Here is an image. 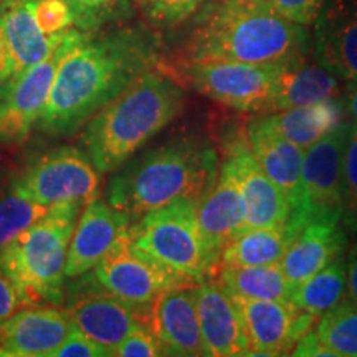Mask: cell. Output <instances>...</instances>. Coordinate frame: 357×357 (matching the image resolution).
<instances>
[{"mask_svg": "<svg viewBox=\"0 0 357 357\" xmlns=\"http://www.w3.org/2000/svg\"><path fill=\"white\" fill-rule=\"evenodd\" d=\"M218 284L225 291L252 300H289L293 288L280 263L260 266L220 263Z\"/></svg>", "mask_w": 357, "mask_h": 357, "instance_id": "obj_27", "label": "cell"}, {"mask_svg": "<svg viewBox=\"0 0 357 357\" xmlns=\"http://www.w3.org/2000/svg\"><path fill=\"white\" fill-rule=\"evenodd\" d=\"M205 356H247L248 334L238 307L218 283L205 280L194 287Z\"/></svg>", "mask_w": 357, "mask_h": 357, "instance_id": "obj_19", "label": "cell"}, {"mask_svg": "<svg viewBox=\"0 0 357 357\" xmlns=\"http://www.w3.org/2000/svg\"><path fill=\"white\" fill-rule=\"evenodd\" d=\"M341 84L337 77L329 73L324 66L312 63L307 56L289 61L283 66L275 83L273 96L266 111H283L300 108L312 102L337 98Z\"/></svg>", "mask_w": 357, "mask_h": 357, "instance_id": "obj_24", "label": "cell"}, {"mask_svg": "<svg viewBox=\"0 0 357 357\" xmlns=\"http://www.w3.org/2000/svg\"><path fill=\"white\" fill-rule=\"evenodd\" d=\"M109 351L105 346L98 344L91 337L71 326L68 336L61 346L55 351L53 357H108Z\"/></svg>", "mask_w": 357, "mask_h": 357, "instance_id": "obj_35", "label": "cell"}, {"mask_svg": "<svg viewBox=\"0 0 357 357\" xmlns=\"http://www.w3.org/2000/svg\"><path fill=\"white\" fill-rule=\"evenodd\" d=\"M154 66V45L139 30L84 32L58 68L37 128L50 136L78 132L98 111Z\"/></svg>", "mask_w": 357, "mask_h": 357, "instance_id": "obj_1", "label": "cell"}, {"mask_svg": "<svg viewBox=\"0 0 357 357\" xmlns=\"http://www.w3.org/2000/svg\"><path fill=\"white\" fill-rule=\"evenodd\" d=\"M223 162L229 166L242 192L247 217L245 230L283 225L288 222L289 205L287 197L266 176L247 144H231Z\"/></svg>", "mask_w": 357, "mask_h": 357, "instance_id": "obj_20", "label": "cell"}, {"mask_svg": "<svg viewBox=\"0 0 357 357\" xmlns=\"http://www.w3.org/2000/svg\"><path fill=\"white\" fill-rule=\"evenodd\" d=\"M182 88L151 68L79 129V144L101 176L132 158L184 108Z\"/></svg>", "mask_w": 357, "mask_h": 357, "instance_id": "obj_3", "label": "cell"}, {"mask_svg": "<svg viewBox=\"0 0 357 357\" xmlns=\"http://www.w3.org/2000/svg\"><path fill=\"white\" fill-rule=\"evenodd\" d=\"M207 0H139L144 15L159 26H176L195 12Z\"/></svg>", "mask_w": 357, "mask_h": 357, "instance_id": "obj_31", "label": "cell"}, {"mask_svg": "<svg viewBox=\"0 0 357 357\" xmlns=\"http://www.w3.org/2000/svg\"><path fill=\"white\" fill-rule=\"evenodd\" d=\"M197 220L208 253L218 265L223 248L247 229L242 192L225 162L213 185L197 202Z\"/></svg>", "mask_w": 357, "mask_h": 357, "instance_id": "obj_22", "label": "cell"}, {"mask_svg": "<svg viewBox=\"0 0 357 357\" xmlns=\"http://www.w3.org/2000/svg\"><path fill=\"white\" fill-rule=\"evenodd\" d=\"M101 174L78 146H60L38 158L22 176L17 187L25 197L45 207L65 202L86 204L96 197Z\"/></svg>", "mask_w": 357, "mask_h": 357, "instance_id": "obj_9", "label": "cell"}, {"mask_svg": "<svg viewBox=\"0 0 357 357\" xmlns=\"http://www.w3.org/2000/svg\"><path fill=\"white\" fill-rule=\"evenodd\" d=\"M24 293L17 287L10 273L6 270L2 260H0V321L7 319L8 316L15 314L22 307L29 306Z\"/></svg>", "mask_w": 357, "mask_h": 357, "instance_id": "obj_37", "label": "cell"}, {"mask_svg": "<svg viewBox=\"0 0 357 357\" xmlns=\"http://www.w3.org/2000/svg\"><path fill=\"white\" fill-rule=\"evenodd\" d=\"M314 56L334 77L357 79V0H326L314 20Z\"/></svg>", "mask_w": 357, "mask_h": 357, "instance_id": "obj_18", "label": "cell"}, {"mask_svg": "<svg viewBox=\"0 0 357 357\" xmlns=\"http://www.w3.org/2000/svg\"><path fill=\"white\" fill-rule=\"evenodd\" d=\"M248 142L257 162L287 197L289 205L287 227L298 235L305 229L303 223L305 194H303L301 182L305 151L284 139L268 124L265 118L255 119L248 124Z\"/></svg>", "mask_w": 357, "mask_h": 357, "instance_id": "obj_15", "label": "cell"}, {"mask_svg": "<svg viewBox=\"0 0 357 357\" xmlns=\"http://www.w3.org/2000/svg\"><path fill=\"white\" fill-rule=\"evenodd\" d=\"M119 357H155L166 356L159 339L151 331L149 326H139L128 334V337L114 349Z\"/></svg>", "mask_w": 357, "mask_h": 357, "instance_id": "obj_34", "label": "cell"}, {"mask_svg": "<svg viewBox=\"0 0 357 357\" xmlns=\"http://www.w3.org/2000/svg\"><path fill=\"white\" fill-rule=\"evenodd\" d=\"M310 33L268 0H215L200 13L187 43V60L289 63L307 56Z\"/></svg>", "mask_w": 357, "mask_h": 357, "instance_id": "obj_2", "label": "cell"}, {"mask_svg": "<svg viewBox=\"0 0 357 357\" xmlns=\"http://www.w3.org/2000/svg\"><path fill=\"white\" fill-rule=\"evenodd\" d=\"M55 305H29L0 321V357H53L71 329Z\"/></svg>", "mask_w": 357, "mask_h": 357, "instance_id": "obj_17", "label": "cell"}, {"mask_svg": "<svg viewBox=\"0 0 357 357\" xmlns=\"http://www.w3.org/2000/svg\"><path fill=\"white\" fill-rule=\"evenodd\" d=\"M346 234L339 223H307L289 245L280 266L291 287L316 275L342 257Z\"/></svg>", "mask_w": 357, "mask_h": 357, "instance_id": "obj_23", "label": "cell"}, {"mask_svg": "<svg viewBox=\"0 0 357 357\" xmlns=\"http://www.w3.org/2000/svg\"><path fill=\"white\" fill-rule=\"evenodd\" d=\"M276 12L298 25H310L316 20L326 0H268Z\"/></svg>", "mask_w": 357, "mask_h": 357, "instance_id": "obj_36", "label": "cell"}, {"mask_svg": "<svg viewBox=\"0 0 357 357\" xmlns=\"http://www.w3.org/2000/svg\"><path fill=\"white\" fill-rule=\"evenodd\" d=\"M0 70H2V43H0Z\"/></svg>", "mask_w": 357, "mask_h": 357, "instance_id": "obj_41", "label": "cell"}, {"mask_svg": "<svg viewBox=\"0 0 357 357\" xmlns=\"http://www.w3.org/2000/svg\"><path fill=\"white\" fill-rule=\"evenodd\" d=\"M75 13L77 26L84 32L98 30L109 17L121 10L128 0H66Z\"/></svg>", "mask_w": 357, "mask_h": 357, "instance_id": "obj_33", "label": "cell"}, {"mask_svg": "<svg viewBox=\"0 0 357 357\" xmlns=\"http://www.w3.org/2000/svg\"><path fill=\"white\" fill-rule=\"evenodd\" d=\"M65 301L71 324L105 346L111 356L129 333L147 326L141 316L142 310L102 289L89 271L78 276V283L65 287Z\"/></svg>", "mask_w": 357, "mask_h": 357, "instance_id": "obj_11", "label": "cell"}, {"mask_svg": "<svg viewBox=\"0 0 357 357\" xmlns=\"http://www.w3.org/2000/svg\"><path fill=\"white\" fill-rule=\"evenodd\" d=\"M346 289L347 300L357 303V245L346 258Z\"/></svg>", "mask_w": 357, "mask_h": 357, "instance_id": "obj_39", "label": "cell"}, {"mask_svg": "<svg viewBox=\"0 0 357 357\" xmlns=\"http://www.w3.org/2000/svg\"><path fill=\"white\" fill-rule=\"evenodd\" d=\"M349 95H347V102H346V113L351 116L352 124L357 126V79L356 82H351Z\"/></svg>", "mask_w": 357, "mask_h": 357, "instance_id": "obj_40", "label": "cell"}, {"mask_svg": "<svg viewBox=\"0 0 357 357\" xmlns=\"http://www.w3.org/2000/svg\"><path fill=\"white\" fill-rule=\"evenodd\" d=\"M347 129L349 124L342 123L305 151L301 166L305 227L314 222L339 223L344 215L342 147Z\"/></svg>", "mask_w": 357, "mask_h": 357, "instance_id": "obj_13", "label": "cell"}, {"mask_svg": "<svg viewBox=\"0 0 357 357\" xmlns=\"http://www.w3.org/2000/svg\"><path fill=\"white\" fill-rule=\"evenodd\" d=\"M287 63L255 65L230 60H187L189 83L211 100L236 111L268 109L275 83Z\"/></svg>", "mask_w": 357, "mask_h": 357, "instance_id": "obj_8", "label": "cell"}, {"mask_svg": "<svg viewBox=\"0 0 357 357\" xmlns=\"http://www.w3.org/2000/svg\"><path fill=\"white\" fill-rule=\"evenodd\" d=\"M294 238L296 234L288 229L287 223L245 230L223 248L220 263L240 266L273 265L281 261Z\"/></svg>", "mask_w": 357, "mask_h": 357, "instance_id": "obj_26", "label": "cell"}, {"mask_svg": "<svg viewBox=\"0 0 357 357\" xmlns=\"http://www.w3.org/2000/svg\"><path fill=\"white\" fill-rule=\"evenodd\" d=\"M316 333L337 357H357V303L346 300L324 312Z\"/></svg>", "mask_w": 357, "mask_h": 357, "instance_id": "obj_30", "label": "cell"}, {"mask_svg": "<svg viewBox=\"0 0 357 357\" xmlns=\"http://www.w3.org/2000/svg\"><path fill=\"white\" fill-rule=\"evenodd\" d=\"M289 300L301 310L314 316H323L347 300L346 260L337 258L316 275L291 288Z\"/></svg>", "mask_w": 357, "mask_h": 357, "instance_id": "obj_28", "label": "cell"}, {"mask_svg": "<svg viewBox=\"0 0 357 357\" xmlns=\"http://www.w3.org/2000/svg\"><path fill=\"white\" fill-rule=\"evenodd\" d=\"M147 326L166 356H205L194 287L171 289L159 296L151 306Z\"/></svg>", "mask_w": 357, "mask_h": 357, "instance_id": "obj_21", "label": "cell"}, {"mask_svg": "<svg viewBox=\"0 0 357 357\" xmlns=\"http://www.w3.org/2000/svg\"><path fill=\"white\" fill-rule=\"evenodd\" d=\"M84 30L73 29L47 58L25 71L0 101V144H20L30 136L42 116L58 68L70 48L82 38Z\"/></svg>", "mask_w": 357, "mask_h": 357, "instance_id": "obj_12", "label": "cell"}, {"mask_svg": "<svg viewBox=\"0 0 357 357\" xmlns=\"http://www.w3.org/2000/svg\"><path fill=\"white\" fill-rule=\"evenodd\" d=\"M217 176L213 147L204 141L181 137L129 158L111 172L105 199L136 220L176 200L199 202Z\"/></svg>", "mask_w": 357, "mask_h": 357, "instance_id": "obj_4", "label": "cell"}, {"mask_svg": "<svg viewBox=\"0 0 357 357\" xmlns=\"http://www.w3.org/2000/svg\"><path fill=\"white\" fill-rule=\"evenodd\" d=\"M265 118L268 124L278 131L284 139L306 151L326 134L341 126L346 114V105L339 98L312 102L300 108L276 111Z\"/></svg>", "mask_w": 357, "mask_h": 357, "instance_id": "obj_25", "label": "cell"}, {"mask_svg": "<svg viewBox=\"0 0 357 357\" xmlns=\"http://www.w3.org/2000/svg\"><path fill=\"white\" fill-rule=\"evenodd\" d=\"M89 273L102 289L139 310L171 289L195 287L194 281L151 260L129 242L128 234Z\"/></svg>", "mask_w": 357, "mask_h": 357, "instance_id": "obj_10", "label": "cell"}, {"mask_svg": "<svg viewBox=\"0 0 357 357\" xmlns=\"http://www.w3.org/2000/svg\"><path fill=\"white\" fill-rule=\"evenodd\" d=\"M48 208L50 207L25 197L17 187L15 178L6 185H0V248L30 229L48 212Z\"/></svg>", "mask_w": 357, "mask_h": 357, "instance_id": "obj_29", "label": "cell"}, {"mask_svg": "<svg viewBox=\"0 0 357 357\" xmlns=\"http://www.w3.org/2000/svg\"><path fill=\"white\" fill-rule=\"evenodd\" d=\"M342 185H344V213L347 222L357 229V126L349 124L342 147Z\"/></svg>", "mask_w": 357, "mask_h": 357, "instance_id": "obj_32", "label": "cell"}, {"mask_svg": "<svg viewBox=\"0 0 357 357\" xmlns=\"http://www.w3.org/2000/svg\"><path fill=\"white\" fill-rule=\"evenodd\" d=\"M131 223L128 213L106 199L95 197L84 204L70 242L66 278L73 280L91 271L126 236Z\"/></svg>", "mask_w": 357, "mask_h": 357, "instance_id": "obj_16", "label": "cell"}, {"mask_svg": "<svg viewBox=\"0 0 357 357\" xmlns=\"http://www.w3.org/2000/svg\"><path fill=\"white\" fill-rule=\"evenodd\" d=\"M82 205H53L30 229L0 248V260L30 305H63L66 258Z\"/></svg>", "mask_w": 357, "mask_h": 357, "instance_id": "obj_5", "label": "cell"}, {"mask_svg": "<svg viewBox=\"0 0 357 357\" xmlns=\"http://www.w3.org/2000/svg\"><path fill=\"white\" fill-rule=\"evenodd\" d=\"M131 245L151 260L195 284L211 278L217 261L208 253L197 220V200L181 199L132 220Z\"/></svg>", "mask_w": 357, "mask_h": 357, "instance_id": "obj_7", "label": "cell"}, {"mask_svg": "<svg viewBox=\"0 0 357 357\" xmlns=\"http://www.w3.org/2000/svg\"><path fill=\"white\" fill-rule=\"evenodd\" d=\"M229 294L238 307L247 329L250 342L247 356L291 354L300 337L318 321V316L301 310L291 300H252Z\"/></svg>", "mask_w": 357, "mask_h": 357, "instance_id": "obj_14", "label": "cell"}, {"mask_svg": "<svg viewBox=\"0 0 357 357\" xmlns=\"http://www.w3.org/2000/svg\"><path fill=\"white\" fill-rule=\"evenodd\" d=\"M73 29H78L77 20L66 0H0V101Z\"/></svg>", "mask_w": 357, "mask_h": 357, "instance_id": "obj_6", "label": "cell"}, {"mask_svg": "<svg viewBox=\"0 0 357 357\" xmlns=\"http://www.w3.org/2000/svg\"><path fill=\"white\" fill-rule=\"evenodd\" d=\"M291 354L305 357H337L331 347H328L321 341L316 329H310L305 336L300 337V341L293 347Z\"/></svg>", "mask_w": 357, "mask_h": 357, "instance_id": "obj_38", "label": "cell"}]
</instances>
